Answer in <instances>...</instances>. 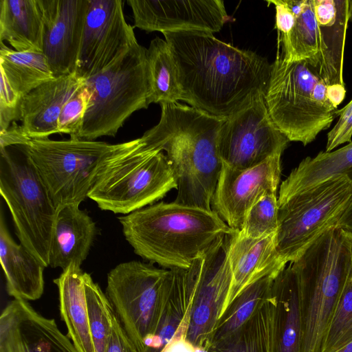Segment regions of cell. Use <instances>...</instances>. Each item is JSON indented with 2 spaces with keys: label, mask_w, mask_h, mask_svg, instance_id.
Here are the masks:
<instances>
[{
  "label": "cell",
  "mask_w": 352,
  "mask_h": 352,
  "mask_svg": "<svg viewBox=\"0 0 352 352\" xmlns=\"http://www.w3.org/2000/svg\"><path fill=\"white\" fill-rule=\"evenodd\" d=\"M134 28L161 32L221 30L228 16L221 0H128Z\"/></svg>",
  "instance_id": "17"
},
{
  "label": "cell",
  "mask_w": 352,
  "mask_h": 352,
  "mask_svg": "<svg viewBox=\"0 0 352 352\" xmlns=\"http://www.w3.org/2000/svg\"><path fill=\"white\" fill-rule=\"evenodd\" d=\"M80 267L71 265L54 280L58 291L61 320L67 329V336L78 352H95L90 331Z\"/></svg>",
  "instance_id": "25"
},
{
  "label": "cell",
  "mask_w": 352,
  "mask_h": 352,
  "mask_svg": "<svg viewBox=\"0 0 352 352\" xmlns=\"http://www.w3.org/2000/svg\"><path fill=\"white\" fill-rule=\"evenodd\" d=\"M88 104L78 139L114 137L135 112L148 105L146 49L134 43L111 65L85 80Z\"/></svg>",
  "instance_id": "7"
},
{
  "label": "cell",
  "mask_w": 352,
  "mask_h": 352,
  "mask_svg": "<svg viewBox=\"0 0 352 352\" xmlns=\"http://www.w3.org/2000/svg\"><path fill=\"white\" fill-rule=\"evenodd\" d=\"M275 235L252 239L239 231L232 234L228 258L232 280L226 307L247 287L286 267L276 251Z\"/></svg>",
  "instance_id": "22"
},
{
  "label": "cell",
  "mask_w": 352,
  "mask_h": 352,
  "mask_svg": "<svg viewBox=\"0 0 352 352\" xmlns=\"http://www.w3.org/2000/svg\"><path fill=\"white\" fill-rule=\"evenodd\" d=\"M351 200L352 181L343 175L278 198L275 245L283 262H294L324 232L336 226Z\"/></svg>",
  "instance_id": "12"
},
{
  "label": "cell",
  "mask_w": 352,
  "mask_h": 352,
  "mask_svg": "<svg viewBox=\"0 0 352 352\" xmlns=\"http://www.w3.org/2000/svg\"><path fill=\"white\" fill-rule=\"evenodd\" d=\"M122 0H89L76 74L83 80L111 65L137 41Z\"/></svg>",
  "instance_id": "15"
},
{
  "label": "cell",
  "mask_w": 352,
  "mask_h": 352,
  "mask_svg": "<svg viewBox=\"0 0 352 352\" xmlns=\"http://www.w3.org/2000/svg\"><path fill=\"white\" fill-rule=\"evenodd\" d=\"M278 196L270 193L256 202L249 210L239 233L257 239L275 234L278 227Z\"/></svg>",
  "instance_id": "35"
},
{
  "label": "cell",
  "mask_w": 352,
  "mask_h": 352,
  "mask_svg": "<svg viewBox=\"0 0 352 352\" xmlns=\"http://www.w3.org/2000/svg\"><path fill=\"white\" fill-rule=\"evenodd\" d=\"M13 146L17 153L0 148V192L21 244L48 267L58 209L30 158Z\"/></svg>",
  "instance_id": "8"
},
{
  "label": "cell",
  "mask_w": 352,
  "mask_h": 352,
  "mask_svg": "<svg viewBox=\"0 0 352 352\" xmlns=\"http://www.w3.org/2000/svg\"><path fill=\"white\" fill-rule=\"evenodd\" d=\"M177 72L182 100L228 118L265 96L272 69L267 60L197 30L163 32Z\"/></svg>",
  "instance_id": "1"
},
{
  "label": "cell",
  "mask_w": 352,
  "mask_h": 352,
  "mask_svg": "<svg viewBox=\"0 0 352 352\" xmlns=\"http://www.w3.org/2000/svg\"><path fill=\"white\" fill-rule=\"evenodd\" d=\"M21 98L12 89L5 74L1 72L0 131L7 130L16 120H20Z\"/></svg>",
  "instance_id": "37"
},
{
  "label": "cell",
  "mask_w": 352,
  "mask_h": 352,
  "mask_svg": "<svg viewBox=\"0 0 352 352\" xmlns=\"http://www.w3.org/2000/svg\"><path fill=\"white\" fill-rule=\"evenodd\" d=\"M170 270L131 261L107 275L105 294L137 352H144L154 337L171 285Z\"/></svg>",
  "instance_id": "10"
},
{
  "label": "cell",
  "mask_w": 352,
  "mask_h": 352,
  "mask_svg": "<svg viewBox=\"0 0 352 352\" xmlns=\"http://www.w3.org/2000/svg\"><path fill=\"white\" fill-rule=\"evenodd\" d=\"M84 285L95 352H106L116 314L106 294L87 272L84 273Z\"/></svg>",
  "instance_id": "33"
},
{
  "label": "cell",
  "mask_w": 352,
  "mask_h": 352,
  "mask_svg": "<svg viewBox=\"0 0 352 352\" xmlns=\"http://www.w3.org/2000/svg\"><path fill=\"white\" fill-rule=\"evenodd\" d=\"M43 52L55 78L76 73L89 0H41Z\"/></svg>",
  "instance_id": "18"
},
{
  "label": "cell",
  "mask_w": 352,
  "mask_h": 352,
  "mask_svg": "<svg viewBox=\"0 0 352 352\" xmlns=\"http://www.w3.org/2000/svg\"><path fill=\"white\" fill-rule=\"evenodd\" d=\"M43 41L41 0L0 1V42L17 52H43Z\"/></svg>",
  "instance_id": "26"
},
{
  "label": "cell",
  "mask_w": 352,
  "mask_h": 352,
  "mask_svg": "<svg viewBox=\"0 0 352 352\" xmlns=\"http://www.w3.org/2000/svg\"><path fill=\"white\" fill-rule=\"evenodd\" d=\"M295 16L292 30L281 36L287 62H306L327 86L343 85L346 30L352 1L286 0Z\"/></svg>",
  "instance_id": "6"
},
{
  "label": "cell",
  "mask_w": 352,
  "mask_h": 352,
  "mask_svg": "<svg viewBox=\"0 0 352 352\" xmlns=\"http://www.w3.org/2000/svg\"><path fill=\"white\" fill-rule=\"evenodd\" d=\"M149 80L148 103L161 104L182 100L176 65L165 41L153 39L146 49Z\"/></svg>",
  "instance_id": "29"
},
{
  "label": "cell",
  "mask_w": 352,
  "mask_h": 352,
  "mask_svg": "<svg viewBox=\"0 0 352 352\" xmlns=\"http://www.w3.org/2000/svg\"><path fill=\"white\" fill-rule=\"evenodd\" d=\"M339 118L327 134L325 151L330 152L344 143L351 142L352 138V100L342 109L336 111Z\"/></svg>",
  "instance_id": "38"
},
{
  "label": "cell",
  "mask_w": 352,
  "mask_h": 352,
  "mask_svg": "<svg viewBox=\"0 0 352 352\" xmlns=\"http://www.w3.org/2000/svg\"><path fill=\"white\" fill-rule=\"evenodd\" d=\"M76 73L48 81L21 101V126L30 138H47L58 133V118L65 103L83 85Z\"/></svg>",
  "instance_id": "21"
},
{
  "label": "cell",
  "mask_w": 352,
  "mask_h": 352,
  "mask_svg": "<svg viewBox=\"0 0 352 352\" xmlns=\"http://www.w3.org/2000/svg\"><path fill=\"white\" fill-rule=\"evenodd\" d=\"M0 352H78L53 318L13 299L0 316Z\"/></svg>",
  "instance_id": "19"
},
{
  "label": "cell",
  "mask_w": 352,
  "mask_h": 352,
  "mask_svg": "<svg viewBox=\"0 0 352 352\" xmlns=\"http://www.w3.org/2000/svg\"><path fill=\"white\" fill-rule=\"evenodd\" d=\"M161 108L158 124L140 141L148 148L166 153L177 181L175 202L212 210L223 164L219 134L227 118L177 102Z\"/></svg>",
  "instance_id": "2"
},
{
  "label": "cell",
  "mask_w": 352,
  "mask_h": 352,
  "mask_svg": "<svg viewBox=\"0 0 352 352\" xmlns=\"http://www.w3.org/2000/svg\"><path fill=\"white\" fill-rule=\"evenodd\" d=\"M0 43L1 72L21 98L55 78L43 52H17Z\"/></svg>",
  "instance_id": "28"
},
{
  "label": "cell",
  "mask_w": 352,
  "mask_h": 352,
  "mask_svg": "<svg viewBox=\"0 0 352 352\" xmlns=\"http://www.w3.org/2000/svg\"><path fill=\"white\" fill-rule=\"evenodd\" d=\"M87 104L88 95L83 83L62 108L58 121L59 133L68 134L72 139H78Z\"/></svg>",
  "instance_id": "36"
},
{
  "label": "cell",
  "mask_w": 352,
  "mask_h": 352,
  "mask_svg": "<svg viewBox=\"0 0 352 352\" xmlns=\"http://www.w3.org/2000/svg\"><path fill=\"white\" fill-rule=\"evenodd\" d=\"M280 157L276 155L244 169L222 164L211 206L230 228L240 231L251 208L265 195L277 194Z\"/></svg>",
  "instance_id": "16"
},
{
  "label": "cell",
  "mask_w": 352,
  "mask_h": 352,
  "mask_svg": "<svg viewBox=\"0 0 352 352\" xmlns=\"http://www.w3.org/2000/svg\"><path fill=\"white\" fill-rule=\"evenodd\" d=\"M270 298L239 328L211 344L206 352H271Z\"/></svg>",
  "instance_id": "31"
},
{
  "label": "cell",
  "mask_w": 352,
  "mask_h": 352,
  "mask_svg": "<svg viewBox=\"0 0 352 352\" xmlns=\"http://www.w3.org/2000/svg\"><path fill=\"white\" fill-rule=\"evenodd\" d=\"M184 270H170L169 294L156 333L144 352H161L178 333L186 336L190 302L186 295Z\"/></svg>",
  "instance_id": "30"
},
{
  "label": "cell",
  "mask_w": 352,
  "mask_h": 352,
  "mask_svg": "<svg viewBox=\"0 0 352 352\" xmlns=\"http://www.w3.org/2000/svg\"><path fill=\"white\" fill-rule=\"evenodd\" d=\"M267 1L268 3H273L275 6V28L282 35L289 33L294 25L295 16L287 4L286 0H271Z\"/></svg>",
  "instance_id": "40"
},
{
  "label": "cell",
  "mask_w": 352,
  "mask_h": 352,
  "mask_svg": "<svg viewBox=\"0 0 352 352\" xmlns=\"http://www.w3.org/2000/svg\"><path fill=\"white\" fill-rule=\"evenodd\" d=\"M302 318V352H319L323 336L352 271L347 231L333 226L293 263Z\"/></svg>",
  "instance_id": "4"
},
{
  "label": "cell",
  "mask_w": 352,
  "mask_h": 352,
  "mask_svg": "<svg viewBox=\"0 0 352 352\" xmlns=\"http://www.w3.org/2000/svg\"><path fill=\"white\" fill-rule=\"evenodd\" d=\"M0 261L8 294L14 299L36 300L44 292L45 264L10 236L3 214L0 219Z\"/></svg>",
  "instance_id": "24"
},
{
  "label": "cell",
  "mask_w": 352,
  "mask_h": 352,
  "mask_svg": "<svg viewBox=\"0 0 352 352\" xmlns=\"http://www.w3.org/2000/svg\"><path fill=\"white\" fill-rule=\"evenodd\" d=\"M134 252L152 263L188 269L222 236L233 233L212 210L160 201L120 217Z\"/></svg>",
  "instance_id": "3"
},
{
  "label": "cell",
  "mask_w": 352,
  "mask_h": 352,
  "mask_svg": "<svg viewBox=\"0 0 352 352\" xmlns=\"http://www.w3.org/2000/svg\"><path fill=\"white\" fill-rule=\"evenodd\" d=\"M270 300L271 352H302L303 328L299 284L291 263L275 277Z\"/></svg>",
  "instance_id": "20"
},
{
  "label": "cell",
  "mask_w": 352,
  "mask_h": 352,
  "mask_svg": "<svg viewBox=\"0 0 352 352\" xmlns=\"http://www.w3.org/2000/svg\"><path fill=\"white\" fill-rule=\"evenodd\" d=\"M320 80L305 61L287 62L278 55L272 64L265 100L272 120L289 141L305 146L331 124L337 108L314 96Z\"/></svg>",
  "instance_id": "11"
},
{
  "label": "cell",
  "mask_w": 352,
  "mask_h": 352,
  "mask_svg": "<svg viewBox=\"0 0 352 352\" xmlns=\"http://www.w3.org/2000/svg\"><path fill=\"white\" fill-rule=\"evenodd\" d=\"M185 339V333H178L161 352H199Z\"/></svg>",
  "instance_id": "41"
},
{
  "label": "cell",
  "mask_w": 352,
  "mask_h": 352,
  "mask_svg": "<svg viewBox=\"0 0 352 352\" xmlns=\"http://www.w3.org/2000/svg\"><path fill=\"white\" fill-rule=\"evenodd\" d=\"M96 233V223L79 206H66L58 209L49 266L62 270L71 265L80 267L88 256Z\"/></svg>",
  "instance_id": "23"
},
{
  "label": "cell",
  "mask_w": 352,
  "mask_h": 352,
  "mask_svg": "<svg viewBox=\"0 0 352 352\" xmlns=\"http://www.w3.org/2000/svg\"><path fill=\"white\" fill-rule=\"evenodd\" d=\"M346 89L343 85H333L327 87V96L332 104L337 107L343 101Z\"/></svg>",
  "instance_id": "42"
},
{
  "label": "cell",
  "mask_w": 352,
  "mask_h": 352,
  "mask_svg": "<svg viewBox=\"0 0 352 352\" xmlns=\"http://www.w3.org/2000/svg\"><path fill=\"white\" fill-rule=\"evenodd\" d=\"M336 352H352V341Z\"/></svg>",
  "instance_id": "43"
},
{
  "label": "cell",
  "mask_w": 352,
  "mask_h": 352,
  "mask_svg": "<svg viewBox=\"0 0 352 352\" xmlns=\"http://www.w3.org/2000/svg\"><path fill=\"white\" fill-rule=\"evenodd\" d=\"M352 341V271L323 336L319 352H336Z\"/></svg>",
  "instance_id": "34"
},
{
  "label": "cell",
  "mask_w": 352,
  "mask_h": 352,
  "mask_svg": "<svg viewBox=\"0 0 352 352\" xmlns=\"http://www.w3.org/2000/svg\"><path fill=\"white\" fill-rule=\"evenodd\" d=\"M347 231V234L349 236V241H350V243H351V252H352V232H350V231Z\"/></svg>",
  "instance_id": "44"
},
{
  "label": "cell",
  "mask_w": 352,
  "mask_h": 352,
  "mask_svg": "<svg viewBox=\"0 0 352 352\" xmlns=\"http://www.w3.org/2000/svg\"><path fill=\"white\" fill-rule=\"evenodd\" d=\"M117 144L28 137L19 148L34 165L54 205L78 206L88 197L105 157Z\"/></svg>",
  "instance_id": "9"
},
{
  "label": "cell",
  "mask_w": 352,
  "mask_h": 352,
  "mask_svg": "<svg viewBox=\"0 0 352 352\" xmlns=\"http://www.w3.org/2000/svg\"><path fill=\"white\" fill-rule=\"evenodd\" d=\"M177 188L165 153L145 147L138 138L118 144L105 157L88 197L101 210L128 214Z\"/></svg>",
  "instance_id": "5"
},
{
  "label": "cell",
  "mask_w": 352,
  "mask_h": 352,
  "mask_svg": "<svg viewBox=\"0 0 352 352\" xmlns=\"http://www.w3.org/2000/svg\"><path fill=\"white\" fill-rule=\"evenodd\" d=\"M106 352H137L116 314Z\"/></svg>",
  "instance_id": "39"
},
{
  "label": "cell",
  "mask_w": 352,
  "mask_h": 352,
  "mask_svg": "<svg viewBox=\"0 0 352 352\" xmlns=\"http://www.w3.org/2000/svg\"><path fill=\"white\" fill-rule=\"evenodd\" d=\"M277 274L268 275L253 283L228 305L218 321L211 344L239 328L267 301Z\"/></svg>",
  "instance_id": "32"
},
{
  "label": "cell",
  "mask_w": 352,
  "mask_h": 352,
  "mask_svg": "<svg viewBox=\"0 0 352 352\" xmlns=\"http://www.w3.org/2000/svg\"><path fill=\"white\" fill-rule=\"evenodd\" d=\"M339 175L352 181V141L338 149L320 151L302 160L281 183L278 198L292 196Z\"/></svg>",
  "instance_id": "27"
},
{
  "label": "cell",
  "mask_w": 352,
  "mask_h": 352,
  "mask_svg": "<svg viewBox=\"0 0 352 352\" xmlns=\"http://www.w3.org/2000/svg\"><path fill=\"white\" fill-rule=\"evenodd\" d=\"M289 140L272 120L261 96L227 118L218 139L222 163L244 169L282 155Z\"/></svg>",
  "instance_id": "14"
},
{
  "label": "cell",
  "mask_w": 352,
  "mask_h": 352,
  "mask_svg": "<svg viewBox=\"0 0 352 352\" xmlns=\"http://www.w3.org/2000/svg\"><path fill=\"white\" fill-rule=\"evenodd\" d=\"M233 233L220 238L184 270L186 294L191 302L185 339L201 351L210 346L227 306L232 280L228 250Z\"/></svg>",
  "instance_id": "13"
}]
</instances>
